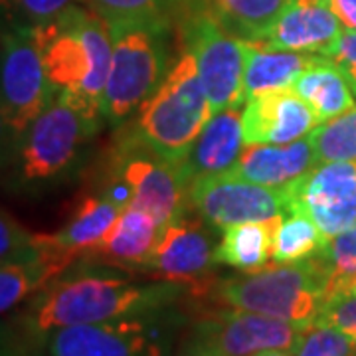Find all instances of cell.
I'll return each instance as SVG.
<instances>
[{"label":"cell","mask_w":356,"mask_h":356,"mask_svg":"<svg viewBox=\"0 0 356 356\" xmlns=\"http://www.w3.org/2000/svg\"><path fill=\"white\" fill-rule=\"evenodd\" d=\"M182 287L172 281L143 285L117 273L79 267L76 261L30 299L22 323L44 339L64 327L153 313L175 301Z\"/></svg>","instance_id":"obj_1"},{"label":"cell","mask_w":356,"mask_h":356,"mask_svg":"<svg viewBox=\"0 0 356 356\" xmlns=\"http://www.w3.org/2000/svg\"><path fill=\"white\" fill-rule=\"evenodd\" d=\"M34 243V234L0 208V264L22 254Z\"/></svg>","instance_id":"obj_34"},{"label":"cell","mask_w":356,"mask_h":356,"mask_svg":"<svg viewBox=\"0 0 356 356\" xmlns=\"http://www.w3.org/2000/svg\"><path fill=\"white\" fill-rule=\"evenodd\" d=\"M16 8V0H0V13H10Z\"/></svg>","instance_id":"obj_40"},{"label":"cell","mask_w":356,"mask_h":356,"mask_svg":"<svg viewBox=\"0 0 356 356\" xmlns=\"http://www.w3.org/2000/svg\"><path fill=\"white\" fill-rule=\"evenodd\" d=\"M355 291H356V289H355Z\"/></svg>","instance_id":"obj_41"},{"label":"cell","mask_w":356,"mask_h":356,"mask_svg":"<svg viewBox=\"0 0 356 356\" xmlns=\"http://www.w3.org/2000/svg\"><path fill=\"white\" fill-rule=\"evenodd\" d=\"M242 113L229 107L214 113L194 140L186 159L178 165L186 186L202 177L224 175L232 170L243 151Z\"/></svg>","instance_id":"obj_17"},{"label":"cell","mask_w":356,"mask_h":356,"mask_svg":"<svg viewBox=\"0 0 356 356\" xmlns=\"http://www.w3.org/2000/svg\"><path fill=\"white\" fill-rule=\"evenodd\" d=\"M182 50L191 51L206 89L212 115L243 103L248 40L232 34L202 6L191 2L182 10Z\"/></svg>","instance_id":"obj_7"},{"label":"cell","mask_w":356,"mask_h":356,"mask_svg":"<svg viewBox=\"0 0 356 356\" xmlns=\"http://www.w3.org/2000/svg\"><path fill=\"white\" fill-rule=\"evenodd\" d=\"M109 24V22H107ZM113 56L103 95V117L119 125L127 121L163 81L168 24H109Z\"/></svg>","instance_id":"obj_6"},{"label":"cell","mask_w":356,"mask_h":356,"mask_svg":"<svg viewBox=\"0 0 356 356\" xmlns=\"http://www.w3.org/2000/svg\"><path fill=\"white\" fill-rule=\"evenodd\" d=\"M42 341L22 321L20 325L0 321V356H44Z\"/></svg>","instance_id":"obj_31"},{"label":"cell","mask_w":356,"mask_h":356,"mask_svg":"<svg viewBox=\"0 0 356 356\" xmlns=\"http://www.w3.org/2000/svg\"><path fill=\"white\" fill-rule=\"evenodd\" d=\"M283 191L287 214L309 216L327 240L356 222V161L315 165Z\"/></svg>","instance_id":"obj_11"},{"label":"cell","mask_w":356,"mask_h":356,"mask_svg":"<svg viewBox=\"0 0 356 356\" xmlns=\"http://www.w3.org/2000/svg\"><path fill=\"white\" fill-rule=\"evenodd\" d=\"M295 93L311 107L318 125L355 107V93L329 58L318 56L293 83Z\"/></svg>","instance_id":"obj_23"},{"label":"cell","mask_w":356,"mask_h":356,"mask_svg":"<svg viewBox=\"0 0 356 356\" xmlns=\"http://www.w3.org/2000/svg\"><path fill=\"white\" fill-rule=\"evenodd\" d=\"M210 117L212 107L196 60L182 50L159 88L139 107L137 137L140 147L178 166Z\"/></svg>","instance_id":"obj_4"},{"label":"cell","mask_w":356,"mask_h":356,"mask_svg":"<svg viewBox=\"0 0 356 356\" xmlns=\"http://www.w3.org/2000/svg\"><path fill=\"white\" fill-rule=\"evenodd\" d=\"M283 216L228 226L214 248V261L240 269L243 273L264 269L271 261L275 232Z\"/></svg>","instance_id":"obj_24"},{"label":"cell","mask_w":356,"mask_h":356,"mask_svg":"<svg viewBox=\"0 0 356 356\" xmlns=\"http://www.w3.org/2000/svg\"><path fill=\"white\" fill-rule=\"evenodd\" d=\"M54 95L30 24L0 22V107L18 137Z\"/></svg>","instance_id":"obj_8"},{"label":"cell","mask_w":356,"mask_h":356,"mask_svg":"<svg viewBox=\"0 0 356 356\" xmlns=\"http://www.w3.org/2000/svg\"><path fill=\"white\" fill-rule=\"evenodd\" d=\"M48 356H163L165 334L149 313L76 325L44 337Z\"/></svg>","instance_id":"obj_9"},{"label":"cell","mask_w":356,"mask_h":356,"mask_svg":"<svg viewBox=\"0 0 356 356\" xmlns=\"http://www.w3.org/2000/svg\"><path fill=\"white\" fill-rule=\"evenodd\" d=\"M327 4L343 28L356 30V0H327Z\"/></svg>","instance_id":"obj_37"},{"label":"cell","mask_w":356,"mask_h":356,"mask_svg":"<svg viewBox=\"0 0 356 356\" xmlns=\"http://www.w3.org/2000/svg\"><path fill=\"white\" fill-rule=\"evenodd\" d=\"M178 356H220L216 350H212L210 346H206L204 343H200L198 339H192L191 343L186 344Z\"/></svg>","instance_id":"obj_38"},{"label":"cell","mask_w":356,"mask_h":356,"mask_svg":"<svg viewBox=\"0 0 356 356\" xmlns=\"http://www.w3.org/2000/svg\"><path fill=\"white\" fill-rule=\"evenodd\" d=\"M161 226L151 214L127 208L91 254L83 259L119 269H147L161 238Z\"/></svg>","instance_id":"obj_19"},{"label":"cell","mask_w":356,"mask_h":356,"mask_svg":"<svg viewBox=\"0 0 356 356\" xmlns=\"http://www.w3.org/2000/svg\"><path fill=\"white\" fill-rule=\"evenodd\" d=\"M192 0H83L93 13L109 24H168L170 18L191 4Z\"/></svg>","instance_id":"obj_28"},{"label":"cell","mask_w":356,"mask_h":356,"mask_svg":"<svg viewBox=\"0 0 356 356\" xmlns=\"http://www.w3.org/2000/svg\"><path fill=\"white\" fill-rule=\"evenodd\" d=\"M318 58V54H303L273 48L264 40H248L243 102L275 89L293 88L295 79Z\"/></svg>","instance_id":"obj_21"},{"label":"cell","mask_w":356,"mask_h":356,"mask_svg":"<svg viewBox=\"0 0 356 356\" xmlns=\"http://www.w3.org/2000/svg\"><path fill=\"white\" fill-rule=\"evenodd\" d=\"M323 56L339 67L356 97V30L343 28L339 38L332 42Z\"/></svg>","instance_id":"obj_33"},{"label":"cell","mask_w":356,"mask_h":356,"mask_svg":"<svg viewBox=\"0 0 356 356\" xmlns=\"http://www.w3.org/2000/svg\"><path fill=\"white\" fill-rule=\"evenodd\" d=\"M16 145H18V135L14 133L13 125L8 123L6 115L0 107V170L13 165Z\"/></svg>","instance_id":"obj_36"},{"label":"cell","mask_w":356,"mask_h":356,"mask_svg":"<svg viewBox=\"0 0 356 356\" xmlns=\"http://www.w3.org/2000/svg\"><path fill=\"white\" fill-rule=\"evenodd\" d=\"M232 34L243 40H266L291 0H192Z\"/></svg>","instance_id":"obj_25"},{"label":"cell","mask_w":356,"mask_h":356,"mask_svg":"<svg viewBox=\"0 0 356 356\" xmlns=\"http://www.w3.org/2000/svg\"><path fill=\"white\" fill-rule=\"evenodd\" d=\"M317 321L337 327L356 343V291L341 293L327 299Z\"/></svg>","instance_id":"obj_32"},{"label":"cell","mask_w":356,"mask_h":356,"mask_svg":"<svg viewBox=\"0 0 356 356\" xmlns=\"http://www.w3.org/2000/svg\"><path fill=\"white\" fill-rule=\"evenodd\" d=\"M99 129V119L65 93L51 102L18 137L10 182L28 194L48 191L72 177L81 153Z\"/></svg>","instance_id":"obj_3"},{"label":"cell","mask_w":356,"mask_h":356,"mask_svg":"<svg viewBox=\"0 0 356 356\" xmlns=\"http://www.w3.org/2000/svg\"><path fill=\"white\" fill-rule=\"evenodd\" d=\"M325 243L327 238L311 218L301 212H289V216L281 218L275 232L271 261L277 266L305 261L317 255Z\"/></svg>","instance_id":"obj_26"},{"label":"cell","mask_w":356,"mask_h":356,"mask_svg":"<svg viewBox=\"0 0 356 356\" xmlns=\"http://www.w3.org/2000/svg\"><path fill=\"white\" fill-rule=\"evenodd\" d=\"M123 210L103 194H93L83 198L76 212L70 216L62 229L56 234H46L56 248L83 259L105 240L117 218Z\"/></svg>","instance_id":"obj_22"},{"label":"cell","mask_w":356,"mask_h":356,"mask_svg":"<svg viewBox=\"0 0 356 356\" xmlns=\"http://www.w3.org/2000/svg\"><path fill=\"white\" fill-rule=\"evenodd\" d=\"M76 261V255L56 248L46 234H34L28 250L0 264V317L32 299Z\"/></svg>","instance_id":"obj_16"},{"label":"cell","mask_w":356,"mask_h":356,"mask_svg":"<svg viewBox=\"0 0 356 356\" xmlns=\"http://www.w3.org/2000/svg\"><path fill=\"white\" fill-rule=\"evenodd\" d=\"M115 177L131 191L129 208L151 214L161 228L182 218L188 202V186L177 165L145 149V153H123Z\"/></svg>","instance_id":"obj_13"},{"label":"cell","mask_w":356,"mask_h":356,"mask_svg":"<svg viewBox=\"0 0 356 356\" xmlns=\"http://www.w3.org/2000/svg\"><path fill=\"white\" fill-rule=\"evenodd\" d=\"M315 165L313 145L311 139L305 137L285 147L245 145L238 163L228 170V175L261 186L283 188L303 177Z\"/></svg>","instance_id":"obj_20"},{"label":"cell","mask_w":356,"mask_h":356,"mask_svg":"<svg viewBox=\"0 0 356 356\" xmlns=\"http://www.w3.org/2000/svg\"><path fill=\"white\" fill-rule=\"evenodd\" d=\"M83 0H16V13L24 18L28 24H42L54 20L56 16L65 13L70 6Z\"/></svg>","instance_id":"obj_35"},{"label":"cell","mask_w":356,"mask_h":356,"mask_svg":"<svg viewBox=\"0 0 356 356\" xmlns=\"http://www.w3.org/2000/svg\"><path fill=\"white\" fill-rule=\"evenodd\" d=\"M51 88L102 119L103 95L113 56L111 26L86 4L54 20L30 24Z\"/></svg>","instance_id":"obj_2"},{"label":"cell","mask_w":356,"mask_h":356,"mask_svg":"<svg viewBox=\"0 0 356 356\" xmlns=\"http://www.w3.org/2000/svg\"><path fill=\"white\" fill-rule=\"evenodd\" d=\"M341 30L343 24L327 0H291L264 42L281 50L323 56Z\"/></svg>","instance_id":"obj_18"},{"label":"cell","mask_w":356,"mask_h":356,"mask_svg":"<svg viewBox=\"0 0 356 356\" xmlns=\"http://www.w3.org/2000/svg\"><path fill=\"white\" fill-rule=\"evenodd\" d=\"M255 356H293L291 350H281V348H277V350H264V353H259V355Z\"/></svg>","instance_id":"obj_39"},{"label":"cell","mask_w":356,"mask_h":356,"mask_svg":"<svg viewBox=\"0 0 356 356\" xmlns=\"http://www.w3.org/2000/svg\"><path fill=\"white\" fill-rule=\"evenodd\" d=\"M293 356H356V343L337 327L315 321L297 334Z\"/></svg>","instance_id":"obj_30"},{"label":"cell","mask_w":356,"mask_h":356,"mask_svg":"<svg viewBox=\"0 0 356 356\" xmlns=\"http://www.w3.org/2000/svg\"><path fill=\"white\" fill-rule=\"evenodd\" d=\"M242 113L245 145H289L305 139L318 121L293 88L275 89L245 102Z\"/></svg>","instance_id":"obj_15"},{"label":"cell","mask_w":356,"mask_h":356,"mask_svg":"<svg viewBox=\"0 0 356 356\" xmlns=\"http://www.w3.org/2000/svg\"><path fill=\"white\" fill-rule=\"evenodd\" d=\"M325 273L327 299L356 289V222L332 236L315 255Z\"/></svg>","instance_id":"obj_27"},{"label":"cell","mask_w":356,"mask_h":356,"mask_svg":"<svg viewBox=\"0 0 356 356\" xmlns=\"http://www.w3.org/2000/svg\"><path fill=\"white\" fill-rule=\"evenodd\" d=\"M212 293L224 307L261 313L307 327L317 321L327 301V281L313 255L299 264H273L218 281Z\"/></svg>","instance_id":"obj_5"},{"label":"cell","mask_w":356,"mask_h":356,"mask_svg":"<svg viewBox=\"0 0 356 356\" xmlns=\"http://www.w3.org/2000/svg\"><path fill=\"white\" fill-rule=\"evenodd\" d=\"M309 139L317 165L356 161V105L346 113L317 125Z\"/></svg>","instance_id":"obj_29"},{"label":"cell","mask_w":356,"mask_h":356,"mask_svg":"<svg viewBox=\"0 0 356 356\" xmlns=\"http://www.w3.org/2000/svg\"><path fill=\"white\" fill-rule=\"evenodd\" d=\"M214 264L212 240L202 222L178 218L161 229L147 269L163 281L204 287Z\"/></svg>","instance_id":"obj_14"},{"label":"cell","mask_w":356,"mask_h":356,"mask_svg":"<svg viewBox=\"0 0 356 356\" xmlns=\"http://www.w3.org/2000/svg\"><path fill=\"white\" fill-rule=\"evenodd\" d=\"M188 204L214 228L264 222L287 214V196L283 188L261 186L228 172L192 180L188 184Z\"/></svg>","instance_id":"obj_10"},{"label":"cell","mask_w":356,"mask_h":356,"mask_svg":"<svg viewBox=\"0 0 356 356\" xmlns=\"http://www.w3.org/2000/svg\"><path fill=\"white\" fill-rule=\"evenodd\" d=\"M301 329L283 318L226 307L204 315L196 323L194 339L220 356H255L264 350H291Z\"/></svg>","instance_id":"obj_12"}]
</instances>
